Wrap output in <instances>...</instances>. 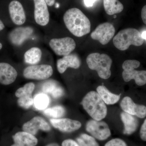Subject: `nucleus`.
Returning <instances> with one entry per match:
<instances>
[{
	"instance_id": "1",
	"label": "nucleus",
	"mask_w": 146,
	"mask_h": 146,
	"mask_svg": "<svg viewBox=\"0 0 146 146\" xmlns=\"http://www.w3.org/2000/svg\"><path fill=\"white\" fill-rule=\"evenodd\" d=\"M63 20L68 30L74 36L81 37L91 31V23L89 18L79 9H68L64 14Z\"/></svg>"
},
{
	"instance_id": "2",
	"label": "nucleus",
	"mask_w": 146,
	"mask_h": 146,
	"mask_svg": "<svg viewBox=\"0 0 146 146\" xmlns=\"http://www.w3.org/2000/svg\"><path fill=\"white\" fill-rule=\"evenodd\" d=\"M81 104L93 119L101 121L107 115L106 104L96 91H90L83 98Z\"/></svg>"
},
{
	"instance_id": "3",
	"label": "nucleus",
	"mask_w": 146,
	"mask_h": 146,
	"mask_svg": "<svg viewBox=\"0 0 146 146\" xmlns=\"http://www.w3.org/2000/svg\"><path fill=\"white\" fill-rule=\"evenodd\" d=\"M113 44L118 49L124 51L128 49L131 45L139 46L144 43L141 33L134 28L122 30L114 37Z\"/></svg>"
},
{
	"instance_id": "4",
	"label": "nucleus",
	"mask_w": 146,
	"mask_h": 146,
	"mask_svg": "<svg viewBox=\"0 0 146 146\" xmlns=\"http://www.w3.org/2000/svg\"><path fill=\"white\" fill-rule=\"evenodd\" d=\"M86 63L91 70L96 71L101 78L107 79L111 76L110 68L112 61L107 54L99 53L91 54L86 58Z\"/></svg>"
},
{
	"instance_id": "5",
	"label": "nucleus",
	"mask_w": 146,
	"mask_h": 146,
	"mask_svg": "<svg viewBox=\"0 0 146 146\" xmlns=\"http://www.w3.org/2000/svg\"><path fill=\"white\" fill-rule=\"evenodd\" d=\"M140 62L136 60H127L123 63V79L126 82L134 80L135 83L139 86L146 84V71L136 70L135 69L140 66Z\"/></svg>"
},
{
	"instance_id": "6",
	"label": "nucleus",
	"mask_w": 146,
	"mask_h": 146,
	"mask_svg": "<svg viewBox=\"0 0 146 146\" xmlns=\"http://www.w3.org/2000/svg\"><path fill=\"white\" fill-rule=\"evenodd\" d=\"M86 129L93 137L100 141H104L111 135L108 125L103 121L89 120L86 123Z\"/></svg>"
},
{
	"instance_id": "7",
	"label": "nucleus",
	"mask_w": 146,
	"mask_h": 146,
	"mask_svg": "<svg viewBox=\"0 0 146 146\" xmlns=\"http://www.w3.org/2000/svg\"><path fill=\"white\" fill-rule=\"evenodd\" d=\"M53 73V70L50 65H33L25 68L23 76L28 79L44 80L50 77Z\"/></svg>"
},
{
	"instance_id": "8",
	"label": "nucleus",
	"mask_w": 146,
	"mask_h": 146,
	"mask_svg": "<svg viewBox=\"0 0 146 146\" xmlns=\"http://www.w3.org/2000/svg\"><path fill=\"white\" fill-rule=\"evenodd\" d=\"M51 48L58 56L68 55L75 49L76 42L70 37L62 38H54L49 42Z\"/></svg>"
},
{
	"instance_id": "9",
	"label": "nucleus",
	"mask_w": 146,
	"mask_h": 146,
	"mask_svg": "<svg viewBox=\"0 0 146 146\" xmlns=\"http://www.w3.org/2000/svg\"><path fill=\"white\" fill-rule=\"evenodd\" d=\"M115 29L112 24L108 23L100 24L91 33L92 39L98 40L102 45L107 44L113 38Z\"/></svg>"
},
{
	"instance_id": "10",
	"label": "nucleus",
	"mask_w": 146,
	"mask_h": 146,
	"mask_svg": "<svg viewBox=\"0 0 146 146\" xmlns=\"http://www.w3.org/2000/svg\"><path fill=\"white\" fill-rule=\"evenodd\" d=\"M35 88L33 82H29L16 91L15 96L18 98L17 103L19 106L27 109L33 105L32 93Z\"/></svg>"
},
{
	"instance_id": "11",
	"label": "nucleus",
	"mask_w": 146,
	"mask_h": 146,
	"mask_svg": "<svg viewBox=\"0 0 146 146\" xmlns=\"http://www.w3.org/2000/svg\"><path fill=\"white\" fill-rule=\"evenodd\" d=\"M121 108L124 112L138 118L143 119L146 116V106L143 105L135 104L129 97H125L120 103Z\"/></svg>"
},
{
	"instance_id": "12",
	"label": "nucleus",
	"mask_w": 146,
	"mask_h": 146,
	"mask_svg": "<svg viewBox=\"0 0 146 146\" xmlns=\"http://www.w3.org/2000/svg\"><path fill=\"white\" fill-rule=\"evenodd\" d=\"M53 127L62 132L70 133L79 129L82 126L80 122L68 118L52 119L50 120Z\"/></svg>"
},
{
	"instance_id": "13",
	"label": "nucleus",
	"mask_w": 146,
	"mask_h": 146,
	"mask_svg": "<svg viewBox=\"0 0 146 146\" xmlns=\"http://www.w3.org/2000/svg\"><path fill=\"white\" fill-rule=\"evenodd\" d=\"M51 129L50 126L40 117H35L30 121L25 123L23 126V131L31 133L35 136L38 131L41 130L45 131H48Z\"/></svg>"
},
{
	"instance_id": "14",
	"label": "nucleus",
	"mask_w": 146,
	"mask_h": 146,
	"mask_svg": "<svg viewBox=\"0 0 146 146\" xmlns=\"http://www.w3.org/2000/svg\"><path fill=\"white\" fill-rule=\"evenodd\" d=\"M35 5L34 18L37 24L46 26L50 20V13L45 0H33Z\"/></svg>"
},
{
	"instance_id": "15",
	"label": "nucleus",
	"mask_w": 146,
	"mask_h": 146,
	"mask_svg": "<svg viewBox=\"0 0 146 146\" xmlns=\"http://www.w3.org/2000/svg\"><path fill=\"white\" fill-rule=\"evenodd\" d=\"M33 32V29L31 27H19L11 32L9 39L13 45L20 46L31 36Z\"/></svg>"
},
{
	"instance_id": "16",
	"label": "nucleus",
	"mask_w": 146,
	"mask_h": 146,
	"mask_svg": "<svg viewBox=\"0 0 146 146\" xmlns=\"http://www.w3.org/2000/svg\"><path fill=\"white\" fill-rule=\"evenodd\" d=\"M9 11L11 18L14 24L21 25L26 21V16L23 7L20 2L14 0L9 5Z\"/></svg>"
},
{
	"instance_id": "17",
	"label": "nucleus",
	"mask_w": 146,
	"mask_h": 146,
	"mask_svg": "<svg viewBox=\"0 0 146 146\" xmlns=\"http://www.w3.org/2000/svg\"><path fill=\"white\" fill-rule=\"evenodd\" d=\"M18 73L16 69L10 64L0 63V84L8 85L16 80Z\"/></svg>"
},
{
	"instance_id": "18",
	"label": "nucleus",
	"mask_w": 146,
	"mask_h": 146,
	"mask_svg": "<svg viewBox=\"0 0 146 146\" xmlns=\"http://www.w3.org/2000/svg\"><path fill=\"white\" fill-rule=\"evenodd\" d=\"M81 65V61L76 54H70L58 60L57 68L60 74L65 72L68 68L78 69Z\"/></svg>"
},
{
	"instance_id": "19",
	"label": "nucleus",
	"mask_w": 146,
	"mask_h": 146,
	"mask_svg": "<svg viewBox=\"0 0 146 146\" xmlns=\"http://www.w3.org/2000/svg\"><path fill=\"white\" fill-rule=\"evenodd\" d=\"M14 143L21 146H35L38 139L34 135L25 131H19L12 136Z\"/></svg>"
},
{
	"instance_id": "20",
	"label": "nucleus",
	"mask_w": 146,
	"mask_h": 146,
	"mask_svg": "<svg viewBox=\"0 0 146 146\" xmlns=\"http://www.w3.org/2000/svg\"><path fill=\"white\" fill-rule=\"evenodd\" d=\"M121 118L124 125L123 133L130 135L135 132L138 126V121L136 117L126 113L122 112Z\"/></svg>"
},
{
	"instance_id": "21",
	"label": "nucleus",
	"mask_w": 146,
	"mask_h": 146,
	"mask_svg": "<svg viewBox=\"0 0 146 146\" xmlns=\"http://www.w3.org/2000/svg\"><path fill=\"white\" fill-rule=\"evenodd\" d=\"M42 92L49 94L54 99H58L63 96L64 90L57 82L50 80L44 82L42 87Z\"/></svg>"
},
{
	"instance_id": "22",
	"label": "nucleus",
	"mask_w": 146,
	"mask_h": 146,
	"mask_svg": "<svg viewBox=\"0 0 146 146\" xmlns=\"http://www.w3.org/2000/svg\"><path fill=\"white\" fill-rule=\"evenodd\" d=\"M97 91L102 100L106 104H115L119 101L121 97V94L117 95L112 94L104 86H98Z\"/></svg>"
},
{
	"instance_id": "23",
	"label": "nucleus",
	"mask_w": 146,
	"mask_h": 146,
	"mask_svg": "<svg viewBox=\"0 0 146 146\" xmlns=\"http://www.w3.org/2000/svg\"><path fill=\"white\" fill-rule=\"evenodd\" d=\"M103 3L106 12L109 15L121 13L123 9V5L119 0H103Z\"/></svg>"
},
{
	"instance_id": "24",
	"label": "nucleus",
	"mask_w": 146,
	"mask_h": 146,
	"mask_svg": "<svg viewBox=\"0 0 146 146\" xmlns=\"http://www.w3.org/2000/svg\"><path fill=\"white\" fill-rule=\"evenodd\" d=\"M42 56L41 49L37 47H33L25 53L24 58L26 63L35 65L39 63Z\"/></svg>"
},
{
	"instance_id": "25",
	"label": "nucleus",
	"mask_w": 146,
	"mask_h": 146,
	"mask_svg": "<svg viewBox=\"0 0 146 146\" xmlns=\"http://www.w3.org/2000/svg\"><path fill=\"white\" fill-rule=\"evenodd\" d=\"M50 99L44 93L36 94L33 98V105L36 109L44 110L48 106Z\"/></svg>"
},
{
	"instance_id": "26",
	"label": "nucleus",
	"mask_w": 146,
	"mask_h": 146,
	"mask_svg": "<svg viewBox=\"0 0 146 146\" xmlns=\"http://www.w3.org/2000/svg\"><path fill=\"white\" fill-rule=\"evenodd\" d=\"M43 112L44 115L47 117L52 118L53 119H60L65 115V110L61 106H56L54 107L45 109Z\"/></svg>"
},
{
	"instance_id": "27",
	"label": "nucleus",
	"mask_w": 146,
	"mask_h": 146,
	"mask_svg": "<svg viewBox=\"0 0 146 146\" xmlns=\"http://www.w3.org/2000/svg\"><path fill=\"white\" fill-rule=\"evenodd\" d=\"M76 141L80 146H100L94 137L85 133L80 134Z\"/></svg>"
},
{
	"instance_id": "28",
	"label": "nucleus",
	"mask_w": 146,
	"mask_h": 146,
	"mask_svg": "<svg viewBox=\"0 0 146 146\" xmlns=\"http://www.w3.org/2000/svg\"><path fill=\"white\" fill-rule=\"evenodd\" d=\"M104 146H127L124 141L120 138H114L108 142Z\"/></svg>"
},
{
	"instance_id": "29",
	"label": "nucleus",
	"mask_w": 146,
	"mask_h": 146,
	"mask_svg": "<svg viewBox=\"0 0 146 146\" xmlns=\"http://www.w3.org/2000/svg\"><path fill=\"white\" fill-rule=\"evenodd\" d=\"M140 136L143 141H146V119L141 126L140 131Z\"/></svg>"
},
{
	"instance_id": "30",
	"label": "nucleus",
	"mask_w": 146,
	"mask_h": 146,
	"mask_svg": "<svg viewBox=\"0 0 146 146\" xmlns=\"http://www.w3.org/2000/svg\"><path fill=\"white\" fill-rule=\"evenodd\" d=\"M62 146H80L75 141L72 139L64 140L62 143Z\"/></svg>"
},
{
	"instance_id": "31",
	"label": "nucleus",
	"mask_w": 146,
	"mask_h": 146,
	"mask_svg": "<svg viewBox=\"0 0 146 146\" xmlns=\"http://www.w3.org/2000/svg\"><path fill=\"white\" fill-rule=\"evenodd\" d=\"M141 17L144 23L146 25V5L144 6L141 11Z\"/></svg>"
},
{
	"instance_id": "32",
	"label": "nucleus",
	"mask_w": 146,
	"mask_h": 146,
	"mask_svg": "<svg viewBox=\"0 0 146 146\" xmlns=\"http://www.w3.org/2000/svg\"><path fill=\"white\" fill-rule=\"evenodd\" d=\"M97 0H84V3L86 7H90L93 6L94 3Z\"/></svg>"
},
{
	"instance_id": "33",
	"label": "nucleus",
	"mask_w": 146,
	"mask_h": 146,
	"mask_svg": "<svg viewBox=\"0 0 146 146\" xmlns=\"http://www.w3.org/2000/svg\"><path fill=\"white\" fill-rule=\"evenodd\" d=\"M47 5L49 6H52L54 5L55 0H45Z\"/></svg>"
},
{
	"instance_id": "34",
	"label": "nucleus",
	"mask_w": 146,
	"mask_h": 146,
	"mask_svg": "<svg viewBox=\"0 0 146 146\" xmlns=\"http://www.w3.org/2000/svg\"><path fill=\"white\" fill-rule=\"evenodd\" d=\"M5 28V25L2 21L0 20V31L4 29Z\"/></svg>"
},
{
	"instance_id": "35",
	"label": "nucleus",
	"mask_w": 146,
	"mask_h": 146,
	"mask_svg": "<svg viewBox=\"0 0 146 146\" xmlns=\"http://www.w3.org/2000/svg\"><path fill=\"white\" fill-rule=\"evenodd\" d=\"M141 36H142L143 39L146 40V31L143 32L141 34Z\"/></svg>"
},
{
	"instance_id": "36",
	"label": "nucleus",
	"mask_w": 146,
	"mask_h": 146,
	"mask_svg": "<svg viewBox=\"0 0 146 146\" xmlns=\"http://www.w3.org/2000/svg\"><path fill=\"white\" fill-rule=\"evenodd\" d=\"M46 146H59V145L56 143H50L47 145Z\"/></svg>"
},
{
	"instance_id": "37",
	"label": "nucleus",
	"mask_w": 146,
	"mask_h": 146,
	"mask_svg": "<svg viewBox=\"0 0 146 146\" xmlns=\"http://www.w3.org/2000/svg\"><path fill=\"white\" fill-rule=\"evenodd\" d=\"M56 7V8H58V7H59V5L58 3H56V4L55 6Z\"/></svg>"
},
{
	"instance_id": "38",
	"label": "nucleus",
	"mask_w": 146,
	"mask_h": 146,
	"mask_svg": "<svg viewBox=\"0 0 146 146\" xmlns=\"http://www.w3.org/2000/svg\"><path fill=\"white\" fill-rule=\"evenodd\" d=\"M11 146H21L19 145H17V144L14 143V144H13V145H11Z\"/></svg>"
},
{
	"instance_id": "39",
	"label": "nucleus",
	"mask_w": 146,
	"mask_h": 146,
	"mask_svg": "<svg viewBox=\"0 0 146 146\" xmlns=\"http://www.w3.org/2000/svg\"><path fill=\"white\" fill-rule=\"evenodd\" d=\"M3 45L1 43H0V50L2 48Z\"/></svg>"
},
{
	"instance_id": "40",
	"label": "nucleus",
	"mask_w": 146,
	"mask_h": 146,
	"mask_svg": "<svg viewBox=\"0 0 146 146\" xmlns=\"http://www.w3.org/2000/svg\"><path fill=\"white\" fill-rule=\"evenodd\" d=\"M114 18H116V16H114Z\"/></svg>"
}]
</instances>
